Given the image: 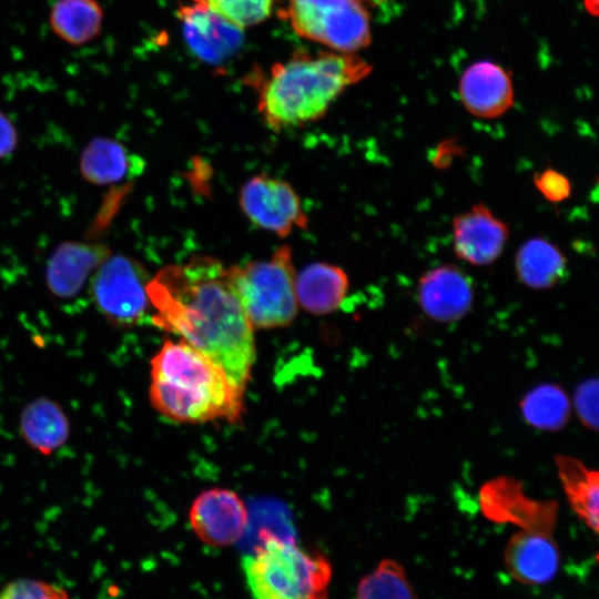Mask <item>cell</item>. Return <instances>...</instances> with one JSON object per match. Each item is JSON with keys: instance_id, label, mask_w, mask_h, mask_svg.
I'll return each instance as SVG.
<instances>
[{"instance_id": "obj_1", "label": "cell", "mask_w": 599, "mask_h": 599, "mask_svg": "<svg viewBox=\"0 0 599 599\" xmlns=\"http://www.w3.org/2000/svg\"><path fill=\"white\" fill-rule=\"evenodd\" d=\"M146 293L155 326L209 356L245 389L256 357L254 328L219 260L196 256L166 266L149 281Z\"/></svg>"}, {"instance_id": "obj_2", "label": "cell", "mask_w": 599, "mask_h": 599, "mask_svg": "<svg viewBox=\"0 0 599 599\" xmlns=\"http://www.w3.org/2000/svg\"><path fill=\"white\" fill-rule=\"evenodd\" d=\"M370 65L355 53L296 51L272 65L257 87V110L273 130L322 118L342 92L366 78Z\"/></svg>"}, {"instance_id": "obj_3", "label": "cell", "mask_w": 599, "mask_h": 599, "mask_svg": "<svg viewBox=\"0 0 599 599\" xmlns=\"http://www.w3.org/2000/svg\"><path fill=\"white\" fill-rule=\"evenodd\" d=\"M244 392L219 364L183 339H166L151 359L150 402L171 420L236 422Z\"/></svg>"}, {"instance_id": "obj_4", "label": "cell", "mask_w": 599, "mask_h": 599, "mask_svg": "<svg viewBox=\"0 0 599 599\" xmlns=\"http://www.w3.org/2000/svg\"><path fill=\"white\" fill-rule=\"evenodd\" d=\"M242 569L253 599H327L332 566L321 554L266 532L243 557Z\"/></svg>"}, {"instance_id": "obj_5", "label": "cell", "mask_w": 599, "mask_h": 599, "mask_svg": "<svg viewBox=\"0 0 599 599\" xmlns=\"http://www.w3.org/2000/svg\"><path fill=\"white\" fill-rule=\"evenodd\" d=\"M227 282L253 328L291 324L297 314L292 251L280 246L267 261L226 268Z\"/></svg>"}, {"instance_id": "obj_6", "label": "cell", "mask_w": 599, "mask_h": 599, "mask_svg": "<svg viewBox=\"0 0 599 599\" xmlns=\"http://www.w3.org/2000/svg\"><path fill=\"white\" fill-rule=\"evenodd\" d=\"M294 32L331 51L355 53L370 43V18L363 0H286Z\"/></svg>"}, {"instance_id": "obj_7", "label": "cell", "mask_w": 599, "mask_h": 599, "mask_svg": "<svg viewBox=\"0 0 599 599\" xmlns=\"http://www.w3.org/2000/svg\"><path fill=\"white\" fill-rule=\"evenodd\" d=\"M146 272L130 257L111 255L98 267L92 280L95 305L112 324L132 326L142 321L150 301Z\"/></svg>"}, {"instance_id": "obj_8", "label": "cell", "mask_w": 599, "mask_h": 599, "mask_svg": "<svg viewBox=\"0 0 599 599\" xmlns=\"http://www.w3.org/2000/svg\"><path fill=\"white\" fill-rule=\"evenodd\" d=\"M240 204L254 224L280 236L307 225L295 191L288 183L265 174L255 175L243 185Z\"/></svg>"}, {"instance_id": "obj_9", "label": "cell", "mask_w": 599, "mask_h": 599, "mask_svg": "<svg viewBox=\"0 0 599 599\" xmlns=\"http://www.w3.org/2000/svg\"><path fill=\"white\" fill-rule=\"evenodd\" d=\"M484 515L495 521L514 524L520 530L551 535L557 518L554 501H539L527 497L520 484L510 478L488 481L480 490Z\"/></svg>"}, {"instance_id": "obj_10", "label": "cell", "mask_w": 599, "mask_h": 599, "mask_svg": "<svg viewBox=\"0 0 599 599\" xmlns=\"http://www.w3.org/2000/svg\"><path fill=\"white\" fill-rule=\"evenodd\" d=\"M189 520L193 532L203 542L225 547L244 536L248 526V511L236 493L212 488L194 499Z\"/></svg>"}, {"instance_id": "obj_11", "label": "cell", "mask_w": 599, "mask_h": 599, "mask_svg": "<svg viewBox=\"0 0 599 599\" xmlns=\"http://www.w3.org/2000/svg\"><path fill=\"white\" fill-rule=\"evenodd\" d=\"M177 17L189 48L202 61L223 62L243 43L244 29L201 4H182Z\"/></svg>"}, {"instance_id": "obj_12", "label": "cell", "mask_w": 599, "mask_h": 599, "mask_svg": "<svg viewBox=\"0 0 599 599\" xmlns=\"http://www.w3.org/2000/svg\"><path fill=\"white\" fill-rule=\"evenodd\" d=\"M508 226L486 205L475 204L453 221V250L458 258L476 266L495 262L502 253Z\"/></svg>"}, {"instance_id": "obj_13", "label": "cell", "mask_w": 599, "mask_h": 599, "mask_svg": "<svg viewBox=\"0 0 599 599\" xmlns=\"http://www.w3.org/2000/svg\"><path fill=\"white\" fill-rule=\"evenodd\" d=\"M474 293L469 276L455 265H440L426 272L417 287L423 312L440 323L463 318L471 308Z\"/></svg>"}, {"instance_id": "obj_14", "label": "cell", "mask_w": 599, "mask_h": 599, "mask_svg": "<svg viewBox=\"0 0 599 599\" xmlns=\"http://www.w3.org/2000/svg\"><path fill=\"white\" fill-rule=\"evenodd\" d=\"M458 93L466 110L481 119L500 116L514 104L509 74L490 61L469 65L460 78Z\"/></svg>"}, {"instance_id": "obj_15", "label": "cell", "mask_w": 599, "mask_h": 599, "mask_svg": "<svg viewBox=\"0 0 599 599\" xmlns=\"http://www.w3.org/2000/svg\"><path fill=\"white\" fill-rule=\"evenodd\" d=\"M504 561L515 580L538 586L554 579L559 568L560 554L551 535L519 530L507 542Z\"/></svg>"}, {"instance_id": "obj_16", "label": "cell", "mask_w": 599, "mask_h": 599, "mask_svg": "<svg viewBox=\"0 0 599 599\" xmlns=\"http://www.w3.org/2000/svg\"><path fill=\"white\" fill-rule=\"evenodd\" d=\"M111 255L100 243L64 242L54 251L47 268L51 293L61 298L77 295L87 278Z\"/></svg>"}, {"instance_id": "obj_17", "label": "cell", "mask_w": 599, "mask_h": 599, "mask_svg": "<svg viewBox=\"0 0 599 599\" xmlns=\"http://www.w3.org/2000/svg\"><path fill=\"white\" fill-rule=\"evenodd\" d=\"M19 426L24 441L45 456L59 450L70 436V423L63 408L45 397L35 398L24 406Z\"/></svg>"}, {"instance_id": "obj_18", "label": "cell", "mask_w": 599, "mask_h": 599, "mask_svg": "<svg viewBox=\"0 0 599 599\" xmlns=\"http://www.w3.org/2000/svg\"><path fill=\"white\" fill-rule=\"evenodd\" d=\"M348 285V277L342 268L326 263L311 264L296 276L297 303L312 314L332 313L342 304Z\"/></svg>"}, {"instance_id": "obj_19", "label": "cell", "mask_w": 599, "mask_h": 599, "mask_svg": "<svg viewBox=\"0 0 599 599\" xmlns=\"http://www.w3.org/2000/svg\"><path fill=\"white\" fill-rule=\"evenodd\" d=\"M515 268L522 284L545 290L556 285L564 277L567 261L561 250L552 242L534 237L526 241L517 251Z\"/></svg>"}, {"instance_id": "obj_20", "label": "cell", "mask_w": 599, "mask_h": 599, "mask_svg": "<svg viewBox=\"0 0 599 599\" xmlns=\"http://www.w3.org/2000/svg\"><path fill=\"white\" fill-rule=\"evenodd\" d=\"M556 466L567 499L575 514L598 532L599 475L569 456H557Z\"/></svg>"}, {"instance_id": "obj_21", "label": "cell", "mask_w": 599, "mask_h": 599, "mask_svg": "<svg viewBox=\"0 0 599 599\" xmlns=\"http://www.w3.org/2000/svg\"><path fill=\"white\" fill-rule=\"evenodd\" d=\"M103 19V9L97 0H57L49 16L52 31L71 45H82L95 39Z\"/></svg>"}, {"instance_id": "obj_22", "label": "cell", "mask_w": 599, "mask_h": 599, "mask_svg": "<svg viewBox=\"0 0 599 599\" xmlns=\"http://www.w3.org/2000/svg\"><path fill=\"white\" fill-rule=\"evenodd\" d=\"M80 169L88 181L104 185L121 181L132 172L138 173L142 165L121 143L98 138L85 146Z\"/></svg>"}, {"instance_id": "obj_23", "label": "cell", "mask_w": 599, "mask_h": 599, "mask_svg": "<svg viewBox=\"0 0 599 599\" xmlns=\"http://www.w3.org/2000/svg\"><path fill=\"white\" fill-rule=\"evenodd\" d=\"M520 409L527 424L552 432L567 424L570 402L562 388L547 383L529 390L520 402Z\"/></svg>"}, {"instance_id": "obj_24", "label": "cell", "mask_w": 599, "mask_h": 599, "mask_svg": "<svg viewBox=\"0 0 599 599\" xmlns=\"http://www.w3.org/2000/svg\"><path fill=\"white\" fill-rule=\"evenodd\" d=\"M356 599H417V596L405 568L396 560L383 559L361 579Z\"/></svg>"}, {"instance_id": "obj_25", "label": "cell", "mask_w": 599, "mask_h": 599, "mask_svg": "<svg viewBox=\"0 0 599 599\" xmlns=\"http://www.w3.org/2000/svg\"><path fill=\"white\" fill-rule=\"evenodd\" d=\"M277 0H191L222 16L235 26L246 29L265 21Z\"/></svg>"}, {"instance_id": "obj_26", "label": "cell", "mask_w": 599, "mask_h": 599, "mask_svg": "<svg viewBox=\"0 0 599 599\" xmlns=\"http://www.w3.org/2000/svg\"><path fill=\"white\" fill-rule=\"evenodd\" d=\"M0 599H68L59 587L38 580L19 579L0 592Z\"/></svg>"}, {"instance_id": "obj_27", "label": "cell", "mask_w": 599, "mask_h": 599, "mask_svg": "<svg viewBox=\"0 0 599 599\" xmlns=\"http://www.w3.org/2000/svg\"><path fill=\"white\" fill-rule=\"evenodd\" d=\"M573 406L583 426L597 429L598 426V382L588 379L575 393Z\"/></svg>"}, {"instance_id": "obj_28", "label": "cell", "mask_w": 599, "mask_h": 599, "mask_svg": "<svg viewBox=\"0 0 599 599\" xmlns=\"http://www.w3.org/2000/svg\"><path fill=\"white\" fill-rule=\"evenodd\" d=\"M537 190L550 202H561L571 193L570 181L554 169H546L535 176Z\"/></svg>"}, {"instance_id": "obj_29", "label": "cell", "mask_w": 599, "mask_h": 599, "mask_svg": "<svg viewBox=\"0 0 599 599\" xmlns=\"http://www.w3.org/2000/svg\"><path fill=\"white\" fill-rule=\"evenodd\" d=\"M18 135L9 118L0 111V159L9 155L17 146Z\"/></svg>"}, {"instance_id": "obj_30", "label": "cell", "mask_w": 599, "mask_h": 599, "mask_svg": "<svg viewBox=\"0 0 599 599\" xmlns=\"http://www.w3.org/2000/svg\"><path fill=\"white\" fill-rule=\"evenodd\" d=\"M586 8L593 16L598 14V0H585Z\"/></svg>"}]
</instances>
